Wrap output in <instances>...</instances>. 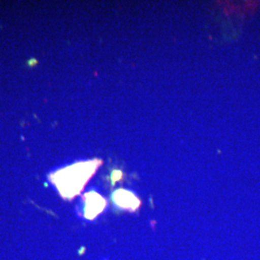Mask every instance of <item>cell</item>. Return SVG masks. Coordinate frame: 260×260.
<instances>
[{
  "instance_id": "6da1fadb",
  "label": "cell",
  "mask_w": 260,
  "mask_h": 260,
  "mask_svg": "<svg viewBox=\"0 0 260 260\" xmlns=\"http://www.w3.org/2000/svg\"><path fill=\"white\" fill-rule=\"evenodd\" d=\"M87 205L89 206L86 210V217L89 219H93L103 210L104 202L100 196L92 194V197L87 201Z\"/></svg>"
},
{
  "instance_id": "7a4b0ae2",
  "label": "cell",
  "mask_w": 260,
  "mask_h": 260,
  "mask_svg": "<svg viewBox=\"0 0 260 260\" xmlns=\"http://www.w3.org/2000/svg\"><path fill=\"white\" fill-rule=\"evenodd\" d=\"M115 200L119 205L125 207V208H130V209H135L139 205V201L132 195L131 193H128L126 191H121L116 193L115 195Z\"/></svg>"
}]
</instances>
